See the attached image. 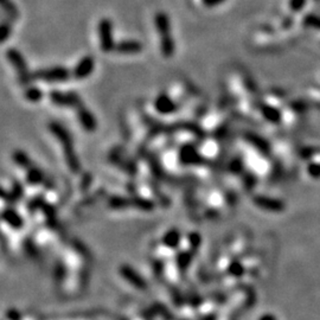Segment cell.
I'll use <instances>...</instances> for the list:
<instances>
[{
    "label": "cell",
    "mask_w": 320,
    "mask_h": 320,
    "mask_svg": "<svg viewBox=\"0 0 320 320\" xmlns=\"http://www.w3.org/2000/svg\"><path fill=\"white\" fill-rule=\"evenodd\" d=\"M228 171H229V172L232 174L241 173L243 171V165H242L241 160L236 159V158L232 159L231 162L229 163V165H228Z\"/></svg>",
    "instance_id": "29"
},
{
    "label": "cell",
    "mask_w": 320,
    "mask_h": 320,
    "mask_svg": "<svg viewBox=\"0 0 320 320\" xmlns=\"http://www.w3.org/2000/svg\"><path fill=\"white\" fill-rule=\"evenodd\" d=\"M25 179L28 184L36 186V185L43 184V183L45 182V176H44L43 171L39 170V167H36L32 165L31 167H29L28 170H25Z\"/></svg>",
    "instance_id": "16"
},
{
    "label": "cell",
    "mask_w": 320,
    "mask_h": 320,
    "mask_svg": "<svg viewBox=\"0 0 320 320\" xmlns=\"http://www.w3.org/2000/svg\"><path fill=\"white\" fill-rule=\"evenodd\" d=\"M24 97L28 102H31V104H37V102L43 100L44 93H43V90H42L41 88H38V87L30 85L28 87H25Z\"/></svg>",
    "instance_id": "20"
},
{
    "label": "cell",
    "mask_w": 320,
    "mask_h": 320,
    "mask_svg": "<svg viewBox=\"0 0 320 320\" xmlns=\"http://www.w3.org/2000/svg\"><path fill=\"white\" fill-rule=\"evenodd\" d=\"M305 23L311 28H315L320 30V18L317 16H307Z\"/></svg>",
    "instance_id": "30"
},
{
    "label": "cell",
    "mask_w": 320,
    "mask_h": 320,
    "mask_svg": "<svg viewBox=\"0 0 320 320\" xmlns=\"http://www.w3.org/2000/svg\"><path fill=\"white\" fill-rule=\"evenodd\" d=\"M261 113L262 115H264V117L266 120H268L269 123H279L280 120V113L279 110H277L276 108H274L273 106H262L261 107Z\"/></svg>",
    "instance_id": "23"
},
{
    "label": "cell",
    "mask_w": 320,
    "mask_h": 320,
    "mask_svg": "<svg viewBox=\"0 0 320 320\" xmlns=\"http://www.w3.org/2000/svg\"><path fill=\"white\" fill-rule=\"evenodd\" d=\"M260 320H276V319L274 318L272 314H265V315H262Z\"/></svg>",
    "instance_id": "34"
},
{
    "label": "cell",
    "mask_w": 320,
    "mask_h": 320,
    "mask_svg": "<svg viewBox=\"0 0 320 320\" xmlns=\"http://www.w3.org/2000/svg\"><path fill=\"white\" fill-rule=\"evenodd\" d=\"M201 2L205 7H210L211 9V7L218 6L221 4H223L226 0H201Z\"/></svg>",
    "instance_id": "33"
},
{
    "label": "cell",
    "mask_w": 320,
    "mask_h": 320,
    "mask_svg": "<svg viewBox=\"0 0 320 320\" xmlns=\"http://www.w3.org/2000/svg\"><path fill=\"white\" fill-rule=\"evenodd\" d=\"M6 58L9 62L12 64L13 69L16 70L19 82L24 87L30 86V82L32 81V74L29 71L28 64L25 62V58L23 55L16 49H9L6 50Z\"/></svg>",
    "instance_id": "2"
},
{
    "label": "cell",
    "mask_w": 320,
    "mask_h": 320,
    "mask_svg": "<svg viewBox=\"0 0 320 320\" xmlns=\"http://www.w3.org/2000/svg\"><path fill=\"white\" fill-rule=\"evenodd\" d=\"M192 255L193 251L190 249H182L181 251H178L174 262H176L179 272H185L189 268L192 261Z\"/></svg>",
    "instance_id": "17"
},
{
    "label": "cell",
    "mask_w": 320,
    "mask_h": 320,
    "mask_svg": "<svg viewBox=\"0 0 320 320\" xmlns=\"http://www.w3.org/2000/svg\"><path fill=\"white\" fill-rule=\"evenodd\" d=\"M11 23L12 22L7 21V19H4L2 23V30H0V32H2L3 43H5V42L11 37V33H12V24H11Z\"/></svg>",
    "instance_id": "27"
},
{
    "label": "cell",
    "mask_w": 320,
    "mask_h": 320,
    "mask_svg": "<svg viewBox=\"0 0 320 320\" xmlns=\"http://www.w3.org/2000/svg\"><path fill=\"white\" fill-rule=\"evenodd\" d=\"M201 242H202V238H201V235L198 234V232H190V234L188 235L189 249L191 251H193L197 248H199Z\"/></svg>",
    "instance_id": "28"
},
{
    "label": "cell",
    "mask_w": 320,
    "mask_h": 320,
    "mask_svg": "<svg viewBox=\"0 0 320 320\" xmlns=\"http://www.w3.org/2000/svg\"><path fill=\"white\" fill-rule=\"evenodd\" d=\"M95 70V59L91 56H85L78 61L77 64L74 67L71 74L72 77L76 79H86L93 74Z\"/></svg>",
    "instance_id": "9"
},
{
    "label": "cell",
    "mask_w": 320,
    "mask_h": 320,
    "mask_svg": "<svg viewBox=\"0 0 320 320\" xmlns=\"http://www.w3.org/2000/svg\"><path fill=\"white\" fill-rule=\"evenodd\" d=\"M202 154L204 155L205 158L207 157H212L217 153V143L216 142H207L203 144V147H202Z\"/></svg>",
    "instance_id": "26"
},
{
    "label": "cell",
    "mask_w": 320,
    "mask_h": 320,
    "mask_svg": "<svg viewBox=\"0 0 320 320\" xmlns=\"http://www.w3.org/2000/svg\"><path fill=\"white\" fill-rule=\"evenodd\" d=\"M154 25L155 30H157L159 39L160 38H165L169 36H172V29H171L170 18L165 12L159 11L154 16Z\"/></svg>",
    "instance_id": "12"
},
{
    "label": "cell",
    "mask_w": 320,
    "mask_h": 320,
    "mask_svg": "<svg viewBox=\"0 0 320 320\" xmlns=\"http://www.w3.org/2000/svg\"><path fill=\"white\" fill-rule=\"evenodd\" d=\"M254 204L260 209L270 211V212H279L284 210V203L275 198H270L267 196H255L253 198Z\"/></svg>",
    "instance_id": "11"
},
{
    "label": "cell",
    "mask_w": 320,
    "mask_h": 320,
    "mask_svg": "<svg viewBox=\"0 0 320 320\" xmlns=\"http://www.w3.org/2000/svg\"><path fill=\"white\" fill-rule=\"evenodd\" d=\"M72 76L71 71L64 67H51L37 70L32 74L33 79L43 82H66Z\"/></svg>",
    "instance_id": "5"
},
{
    "label": "cell",
    "mask_w": 320,
    "mask_h": 320,
    "mask_svg": "<svg viewBox=\"0 0 320 320\" xmlns=\"http://www.w3.org/2000/svg\"><path fill=\"white\" fill-rule=\"evenodd\" d=\"M119 274L125 281L133 286V287L139 289V291H145L147 289L148 285L145 277L140 275L136 270L129 265H121L119 268Z\"/></svg>",
    "instance_id": "8"
},
{
    "label": "cell",
    "mask_w": 320,
    "mask_h": 320,
    "mask_svg": "<svg viewBox=\"0 0 320 320\" xmlns=\"http://www.w3.org/2000/svg\"><path fill=\"white\" fill-rule=\"evenodd\" d=\"M4 223L9 224V227L13 230H22L24 228V218L21 216L17 210L12 208H6L3 210Z\"/></svg>",
    "instance_id": "14"
},
{
    "label": "cell",
    "mask_w": 320,
    "mask_h": 320,
    "mask_svg": "<svg viewBox=\"0 0 320 320\" xmlns=\"http://www.w3.org/2000/svg\"><path fill=\"white\" fill-rule=\"evenodd\" d=\"M153 109L160 115H171L178 110V104L167 93H160L153 101Z\"/></svg>",
    "instance_id": "7"
},
{
    "label": "cell",
    "mask_w": 320,
    "mask_h": 320,
    "mask_svg": "<svg viewBox=\"0 0 320 320\" xmlns=\"http://www.w3.org/2000/svg\"><path fill=\"white\" fill-rule=\"evenodd\" d=\"M305 3H306V0H291L289 6L293 11H300L304 7Z\"/></svg>",
    "instance_id": "31"
},
{
    "label": "cell",
    "mask_w": 320,
    "mask_h": 320,
    "mask_svg": "<svg viewBox=\"0 0 320 320\" xmlns=\"http://www.w3.org/2000/svg\"><path fill=\"white\" fill-rule=\"evenodd\" d=\"M0 2H2L3 12L5 13L7 21L10 22L17 21L19 17V11L12 0H0Z\"/></svg>",
    "instance_id": "21"
},
{
    "label": "cell",
    "mask_w": 320,
    "mask_h": 320,
    "mask_svg": "<svg viewBox=\"0 0 320 320\" xmlns=\"http://www.w3.org/2000/svg\"><path fill=\"white\" fill-rule=\"evenodd\" d=\"M308 172H310L312 177L315 178L320 177V164H312V165H310V167H308Z\"/></svg>",
    "instance_id": "32"
},
{
    "label": "cell",
    "mask_w": 320,
    "mask_h": 320,
    "mask_svg": "<svg viewBox=\"0 0 320 320\" xmlns=\"http://www.w3.org/2000/svg\"><path fill=\"white\" fill-rule=\"evenodd\" d=\"M227 270L229 272L231 276L239 277L243 275V273H245V267L242 266L239 261H231L227 265Z\"/></svg>",
    "instance_id": "25"
},
{
    "label": "cell",
    "mask_w": 320,
    "mask_h": 320,
    "mask_svg": "<svg viewBox=\"0 0 320 320\" xmlns=\"http://www.w3.org/2000/svg\"><path fill=\"white\" fill-rule=\"evenodd\" d=\"M12 160L17 166L22 167V169H24V170H28L29 167H31L33 165L31 160H30L29 155L26 154L24 151H21V150L13 152Z\"/></svg>",
    "instance_id": "22"
},
{
    "label": "cell",
    "mask_w": 320,
    "mask_h": 320,
    "mask_svg": "<svg viewBox=\"0 0 320 320\" xmlns=\"http://www.w3.org/2000/svg\"><path fill=\"white\" fill-rule=\"evenodd\" d=\"M76 114H77L78 123L81 125V127L88 133H94L97 128V121L93 115V113L87 108L85 105L78 106L76 108Z\"/></svg>",
    "instance_id": "10"
},
{
    "label": "cell",
    "mask_w": 320,
    "mask_h": 320,
    "mask_svg": "<svg viewBox=\"0 0 320 320\" xmlns=\"http://www.w3.org/2000/svg\"><path fill=\"white\" fill-rule=\"evenodd\" d=\"M98 42L100 49L104 52H112L115 50V41L113 36V23L108 18H102L97 25Z\"/></svg>",
    "instance_id": "4"
},
{
    "label": "cell",
    "mask_w": 320,
    "mask_h": 320,
    "mask_svg": "<svg viewBox=\"0 0 320 320\" xmlns=\"http://www.w3.org/2000/svg\"><path fill=\"white\" fill-rule=\"evenodd\" d=\"M132 207L131 198L123 196H112L108 199V208L112 210H126V209Z\"/></svg>",
    "instance_id": "19"
},
{
    "label": "cell",
    "mask_w": 320,
    "mask_h": 320,
    "mask_svg": "<svg viewBox=\"0 0 320 320\" xmlns=\"http://www.w3.org/2000/svg\"><path fill=\"white\" fill-rule=\"evenodd\" d=\"M49 131L58 140L61 147H62L64 160H66V164L69 167L70 172L78 173L79 170H81V163H79L77 154L74 150V143H72L69 132L58 123L49 124Z\"/></svg>",
    "instance_id": "1"
},
{
    "label": "cell",
    "mask_w": 320,
    "mask_h": 320,
    "mask_svg": "<svg viewBox=\"0 0 320 320\" xmlns=\"http://www.w3.org/2000/svg\"><path fill=\"white\" fill-rule=\"evenodd\" d=\"M131 202H132V208L138 209V210L140 211L151 212V211H153L155 208L154 202L152 199H148V198L145 196H139V195H136L134 197L132 196Z\"/></svg>",
    "instance_id": "18"
},
{
    "label": "cell",
    "mask_w": 320,
    "mask_h": 320,
    "mask_svg": "<svg viewBox=\"0 0 320 320\" xmlns=\"http://www.w3.org/2000/svg\"><path fill=\"white\" fill-rule=\"evenodd\" d=\"M205 158L199 150L191 144H185L181 147L178 152L179 165L190 166V167H199L204 165Z\"/></svg>",
    "instance_id": "3"
},
{
    "label": "cell",
    "mask_w": 320,
    "mask_h": 320,
    "mask_svg": "<svg viewBox=\"0 0 320 320\" xmlns=\"http://www.w3.org/2000/svg\"><path fill=\"white\" fill-rule=\"evenodd\" d=\"M160 242H162L163 248L169 250H177L182 243V232L177 228L169 229L164 234Z\"/></svg>",
    "instance_id": "13"
},
{
    "label": "cell",
    "mask_w": 320,
    "mask_h": 320,
    "mask_svg": "<svg viewBox=\"0 0 320 320\" xmlns=\"http://www.w3.org/2000/svg\"><path fill=\"white\" fill-rule=\"evenodd\" d=\"M49 98L53 105L57 107H68V108H77L82 105L81 97L75 91H64L61 90H50L49 91Z\"/></svg>",
    "instance_id": "6"
},
{
    "label": "cell",
    "mask_w": 320,
    "mask_h": 320,
    "mask_svg": "<svg viewBox=\"0 0 320 320\" xmlns=\"http://www.w3.org/2000/svg\"><path fill=\"white\" fill-rule=\"evenodd\" d=\"M247 140H248V143L253 145L254 147H256L257 150L260 151H264V152H267L268 151V145H267V143L265 142L264 139L260 138L258 135H255V134H247Z\"/></svg>",
    "instance_id": "24"
},
{
    "label": "cell",
    "mask_w": 320,
    "mask_h": 320,
    "mask_svg": "<svg viewBox=\"0 0 320 320\" xmlns=\"http://www.w3.org/2000/svg\"><path fill=\"white\" fill-rule=\"evenodd\" d=\"M114 51L121 55H136L143 51V44L135 39L120 41L116 43Z\"/></svg>",
    "instance_id": "15"
}]
</instances>
